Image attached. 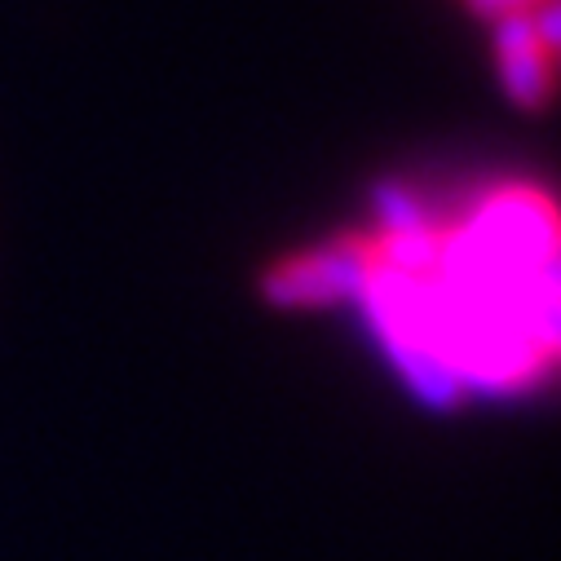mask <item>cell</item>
<instances>
[{"label":"cell","mask_w":561,"mask_h":561,"mask_svg":"<svg viewBox=\"0 0 561 561\" xmlns=\"http://www.w3.org/2000/svg\"><path fill=\"white\" fill-rule=\"evenodd\" d=\"M265 293L293 310L354 306L425 398H517L557 363V208L530 182L389 195L371 221L284 256Z\"/></svg>","instance_id":"obj_1"},{"label":"cell","mask_w":561,"mask_h":561,"mask_svg":"<svg viewBox=\"0 0 561 561\" xmlns=\"http://www.w3.org/2000/svg\"><path fill=\"white\" fill-rule=\"evenodd\" d=\"M552 58H557V36H552V0L522 14L500 19V76L508 93L522 106H539L552 89Z\"/></svg>","instance_id":"obj_2"}]
</instances>
